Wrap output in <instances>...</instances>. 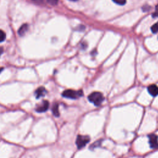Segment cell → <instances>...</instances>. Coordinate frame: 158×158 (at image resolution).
Instances as JSON below:
<instances>
[{
  "label": "cell",
  "instance_id": "10",
  "mask_svg": "<svg viewBox=\"0 0 158 158\" xmlns=\"http://www.w3.org/2000/svg\"><path fill=\"white\" fill-rule=\"evenodd\" d=\"M6 39V34L4 31L0 30V43L4 42Z\"/></svg>",
  "mask_w": 158,
  "mask_h": 158
},
{
  "label": "cell",
  "instance_id": "13",
  "mask_svg": "<svg viewBox=\"0 0 158 158\" xmlns=\"http://www.w3.org/2000/svg\"><path fill=\"white\" fill-rule=\"evenodd\" d=\"M47 1L51 5H56L58 2V0H47Z\"/></svg>",
  "mask_w": 158,
  "mask_h": 158
},
{
  "label": "cell",
  "instance_id": "15",
  "mask_svg": "<svg viewBox=\"0 0 158 158\" xmlns=\"http://www.w3.org/2000/svg\"><path fill=\"white\" fill-rule=\"evenodd\" d=\"M3 53V48H1V47H0V56H1Z\"/></svg>",
  "mask_w": 158,
  "mask_h": 158
},
{
  "label": "cell",
  "instance_id": "18",
  "mask_svg": "<svg viewBox=\"0 0 158 158\" xmlns=\"http://www.w3.org/2000/svg\"><path fill=\"white\" fill-rule=\"evenodd\" d=\"M70 1H76L77 0H70Z\"/></svg>",
  "mask_w": 158,
  "mask_h": 158
},
{
  "label": "cell",
  "instance_id": "12",
  "mask_svg": "<svg viewBox=\"0 0 158 158\" xmlns=\"http://www.w3.org/2000/svg\"><path fill=\"white\" fill-rule=\"evenodd\" d=\"M112 1L119 5H124L126 3V0H112Z\"/></svg>",
  "mask_w": 158,
  "mask_h": 158
},
{
  "label": "cell",
  "instance_id": "16",
  "mask_svg": "<svg viewBox=\"0 0 158 158\" xmlns=\"http://www.w3.org/2000/svg\"><path fill=\"white\" fill-rule=\"evenodd\" d=\"M156 12H158V4L156 6Z\"/></svg>",
  "mask_w": 158,
  "mask_h": 158
},
{
  "label": "cell",
  "instance_id": "17",
  "mask_svg": "<svg viewBox=\"0 0 158 158\" xmlns=\"http://www.w3.org/2000/svg\"><path fill=\"white\" fill-rule=\"evenodd\" d=\"M3 70V67H0V73H1V72H2V70Z\"/></svg>",
  "mask_w": 158,
  "mask_h": 158
},
{
  "label": "cell",
  "instance_id": "1",
  "mask_svg": "<svg viewBox=\"0 0 158 158\" xmlns=\"http://www.w3.org/2000/svg\"><path fill=\"white\" fill-rule=\"evenodd\" d=\"M88 100L93 103L94 106H99L104 101V96L100 92H93L88 96Z\"/></svg>",
  "mask_w": 158,
  "mask_h": 158
},
{
  "label": "cell",
  "instance_id": "2",
  "mask_svg": "<svg viewBox=\"0 0 158 158\" xmlns=\"http://www.w3.org/2000/svg\"><path fill=\"white\" fill-rule=\"evenodd\" d=\"M62 95L63 97L69 99H73L75 100L81 96H83V92L82 90L79 91H75L73 90H67L62 93Z\"/></svg>",
  "mask_w": 158,
  "mask_h": 158
},
{
  "label": "cell",
  "instance_id": "11",
  "mask_svg": "<svg viewBox=\"0 0 158 158\" xmlns=\"http://www.w3.org/2000/svg\"><path fill=\"white\" fill-rule=\"evenodd\" d=\"M151 29L153 34H156L158 32V22L151 27Z\"/></svg>",
  "mask_w": 158,
  "mask_h": 158
},
{
  "label": "cell",
  "instance_id": "6",
  "mask_svg": "<svg viewBox=\"0 0 158 158\" xmlns=\"http://www.w3.org/2000/svg\"><path fill=\"white\" fill-rule=\"evenodd\" d=\"M148 91L153 96H156L158 95V87L156 85H150L148 88Z\"/></svg>",
  "mask_w": 158,
  "mask_h": 158
},
{
  "label": "cell",
  "instance_id": "8",
  "mask_svg": "<svg viewBox=\"0 0 158 158\" xmlns=\"http://www.w3.org/2000/svg\"><path fill=\"white\" fill-rule=\"evenodd\" d=\"M28 28H29V26L27 24H23L19 28V30H18V34H19L20 36H24L27 32V31L28 30Z\"/></svg>",
  "mask_w": 158,
  "mask_h": 158
},
{
  "label": "cell",
  "instance_id": "5",
  "mask_svg": "<svg viewBox=\"0 0 158 158\" xmlns=\"http://www.w3.org/2000/svg\"><path fill=\"white\" fill-rule=\"evenodd\" d=\"M49 104L48 101H43L41 103L38 105L35 108V111L37 112H40V113H42V112H46L49 108Z\"/></svg>",
  "mask_w": 158,
  "mask_h": 158
},
{
  "label": "cell",
  "instance_id": "14",
  "mask_svg": "<svg viewBox=\"0 0 158 158\" xmlns=\"http://www.w3.org/2000/svg\"><path fill=\"white\" fill-rule=\"evenodd\" d=\"M101 140H99L98 142H94L93 144V145L90 146V148H95L96 146H98V144H100L101 143Z\"/></svg>",
  "mask_w": 158,
  "mask_h": 158
},
{
  "label": "cell",
  "instance_id": "4",
  "mask_svg": "<svg viewBox=\"0 0 158 158\" xmlns=\"http://www.w3.org/2000/svg\"><path fill=\"white\" fill-rule=\"evenodd\" d=\"M149 143L152 149L158 148V137L156 134H151L149 135Z\"/></svg>",
  "mask_w": 158,
  "mask_h": 158
},
{
  "label": "cell",
  "instance_id": "9",
  "mask_svg": "<svg viewBox=\"0 0 158 158\" xmlns=\"http://www.w3.org/2000/svg\"><path fill=\"white\" fill-rule=\"evenodd\" d=\"M52 112L54 116H55L56 117H59L60 116V111H59V105L57 103L54 104L53 107H52Z\"/></svg>",
  "mask_w": 158,
  "mask_h": 158
},
{
  "label": "cell",
  "instance_id": "3",
  "mask_svg": "<svg viewBox=\"0 0 158 158\" xmlns=\"http://www.w3.org/2000/svg\"><path fill=\"white\" fill-rule=\"evenodd\" d=\"M90 138L87 135H78L76 139V145L79 149H82L89 143Z\"/></svg>",
  "mask_w": 158,
  "mask_h": 158
},
{
  "label": "cell",
  "instance_id": "7",
  "mask_svg": "<svg viewBox=\"0 0 158 158\" xmlns=\"http://www.w3.org/2000/svg\"><path fill=\"white\" fill-rule=\"evenodd\" d=\"M47 93V90L44 87H41L38 88L36 91L35 92V95L37 99H39L42 96H44Z\"/></svg>",
  "mask_w": 158,
  "mask_h": 158
}]
</instances>
